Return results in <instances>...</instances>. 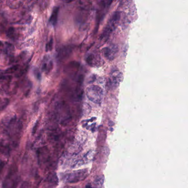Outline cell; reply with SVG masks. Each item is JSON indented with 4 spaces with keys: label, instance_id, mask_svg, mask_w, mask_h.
Segmentation results:
<instances>
[{
    "label": "cell",
    "instance_id": "7a4b0ae2",
    "mask_svg": "<svg viewBox=\"0 0 188 188\" xmlns=\"http://www.w3.org/2000/svg\"><path fill=\"white\" fill-rule=\"evenodd\" d=\"M86 93L88 99L94 103L99 104L103 99V91L97 85L89 86L86 89Z\"/></svg>",
    "mask_w": 188,
    "mask_h": 188
},
{
    "label": "cell",
    "instance_id": "52a82bcc",
    "mask_svg": "<svg viewBox=\"0 0 188 188\" xmlns=\"http://www.w3.org/2000/svg\"><path fill=\"white\" fill-rule=\"evenodd\" d=\"M104 182V177L103 176L98 177L95 180V184L97 186L98 188H100L102 185H103Z\"/></svg>",
    "mask_w": 188,
    "mask_h": 188
},
{
    "label": "cell",
    "instance_id": "30bf717a",
    "mask_svg": "<svg viewBox=\"0 0 188 188\" xmlns=\"http://www.w3.org/2000/svg\"><path fill=\"white\" fill-rule=\"evenodd\" d=\"M53 40L51 38L49 41V43H47V44L46 45V51H51L53 49Z\"/></svg>",
    "mask_w": 188,
    "mask_h": 188
},
{
    "label": "cell",
    "instance_id": "7c38bea8",
    "mask_svg": "<svg viewBox=\"0 0 188 188\" xmlns=\"http://www.w3.org/2000/svg\"><path fill=\"white\" fill-rule=\"evenodd\" d=\"M86 188H93V187H92V186L91 185H87V186H86Z\"/></svg>",
    "mask_w": 188,
    "mask_h": 188
},
{
    "label": "cell",
    "instance_id": "9c48e42d",
    "mask_svg": "<svg viewBox=\"0 0 188 188\" xmlns=\"http://www.w3.org/2000/svg\"><path fill=\"white\" fill-rule=\"evenodd\" d=\"M14 33H15V29L13 27H11L8 29L7 30V35L8 38H12L14 35Z\"/></svg>",
    "mask_w": 188,
    "mask_h": 188
},
{
    "label": "cell",
    "instance_id": "8fae6325",
    "mask_svg": "<svg viewBox=\"0 0 188 188\" xmlns=\"http://www.w3.org/2000/svg\"><path fill=\"white\" fill-rule=\"evenodd\" d=\"M3 44L1 41H0V50H2V49L3 48Z\"/></svg>",
    "mask_w": 188,
    "mask_h": 188
},
{
    "label": "cell",
    "instance_id": "ba28073f",
    "mask_svg": "<svg viewBox=\"0 0 188 188\" xmlns=\"http://www.w3.org/2000/svg\"><path fill=\"white\" fill-rule=\"evenodd\" d=\"M19 66V65H16L12 66V67H10V68H8V69L7 70L5 73H8V74L14 73V72H16V71H17V70H18Z\"/></svg>",
    "mask_w": 188,
    "mask_h": 188
},
{
    "label": "cell",
    "instance_id": "277c9868",
    "mask_svg": "<svg viewBox=\"0 0 188 188\" xmlns=\"http://www.w3.org/2000/svg\"><path fill=\"white\" fill-rule=\"evenodd\" d=\"M88 176V170L86 169H82L70 174L67 178V181L70 183L80 182L86 178Z\"/></svg>",
    "mask_w": 188,
    "mask_h": 188
},
{
    "label": "cell",
    "instance_id": "8992f818",
    "mask_svg": "<svg viewBox=\"0 0 188 188\" xmlns=\"http://www.w3.org/2000/svg\"><path fill=\"white\" fill-rule=\"evenodd\" d=\"M59 11V8L57 7H54L53 10V12L49 19V22L53 25H55L57 24Z\"/></svg>",
    "mask_w": 188,
    "mask_h": 188
},
{
    "label": "cell",
    "instance_id": "5b68a950",
    "mask_svg": "<svg viewBox=\"0 0 188 188\" xmlns=\"http://www.w3.org/2000/svg\"><path fill=\"white\" fill-rule=\"evenodd\" d=\"M118 51V47L115 44H112L107 47H104L102 49L104 56L109 61H112L115 59Z\"/></svg>",
    "mask_w": 188,
    "mask_h": 188
},
{
    "label": "cell",
    "instance_id": "6da1fadb",
    "mask_svg": "<svg viewBox=\"0 0 188 188\" xmlns=\"http://www.w3.org/2000/svg\"><path fill=\"white\" fill-rule=\"evenodd\" d=\"M121 13L119 11H116L113 13L101 34L100 39L102 41H107L112 33L116 29V27L118 25Z\"/></svg>",
    "mask_w": 188,
    "mask_h": 188
},
{
    "label": "cell",
    "instance_id": "3957f363",
    "mask_svg": "<svg viewBox=\"0 0 188 188\" xmlns=\"http://www.w3.org/2000/svg\"><path fill=\"white\" fill-rule=\"evenodd\" d=\"M122 79V73L115 67H113L110 72L108 80V86L109 89H116Z\"/></svg>",
    "mask_w": 188,
    "mask_h": 188
}]
</instances>
